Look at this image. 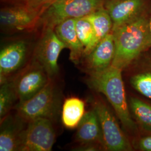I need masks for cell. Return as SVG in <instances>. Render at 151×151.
I'll return each instance as SVG.
<instances>
[{"label":"cell","instance_id":"6da1fadb","mask_svg":"<svg viewBox=\"0 0 151 151\" xmlns=\"http://www.w3.org/2000/svg\"><path fill=\"white\" fill-rule=\"evenodd\" d=\"M115 55L111 65L123 70L151 47L149 18L143 14L112 30Z\"/></svg>","mask_w":151,"mask_h":151},{"label":"cell","instance_id":"7a4b0ae2","mask_svg":"<svg viewBox=\"0 0 151 151\" xmlns=\"http://www.w3.org/2000/svg\"><path fill=\"white\" fill-rule=\"evenodd\" d=\"M122 70L111 65L104 70L90 72L87 82L92 90L105 96L124 129L132 133L137 130V127L127 102Z\"/></svg>","mask_w":151,"mask_h":151},{"label":"cell","instance_id":"3957f363","mask_svg":"<svg viewBox=\"0 0 151 151\" xmlns=\"http://www.w3.org/2000/svg\"><path fill=\"white\" fill-rule=\"evenodd\" d=\"M106 0H59L41 13L39 22L44 29H54L58 24L69 19L87 16L103 7Z\"/></svg>","mask_w":151,"mask_h":151},{"label":"cell","instance_id":"277c9868","mask_svg":"<svg viewBox=\"0 0 151 151\" xmlns=\"http://www.w3.org/2000/svg\"><path fill=\"white\" fill-rule=\"evenodd\" d=\"M59 106V96L53 79L34 96L15 106L17 114L25 122L43 118H54Z\"/></svg>","mask_w":151,"mask_h":151},{"label":"cell","instance_id":"5b68a950","mask_svg":"<svg viewBox=\"0 0 151 151\" xmlns=\"http://www.w3.org/2000/svg\"><path fill=\"white\" fill-rule=\"evenodd\" d=\"M92 109L97 114L100 125L104 150L110 151H130L132 146L116 119L108 106L99 100L92 102Z\"/></svg>","mask_w":151,"mask_h":151},{"label":"cell","instance_id":"8992f818","mask_svg":"<svg viewBox=\"0 0 151 151\" xmlns=\"http://www.w3.org/2000/svg\"><path fill=\"white\" fill-rule=\"evenodd\" d=\"M55 141L50 119L39 118L27 122L20 136L18 151H50Z\"/></svg>","mask_w":151,"mask_h":151},{"label":"cell","instance_id":"52a82bcc","mask_svg":"<svg viewBox=\"0 0 151 151\" xmlns=\"http://www.w3.org/2000/svg\"><path fill=\"white\" fill-rule=\"evenodd\" d=\"M65 48H67L65 45L57 35L54 29H44L42 36L35 49L32 60L43 68L49 78L53 79L59 70V56Z\"/></svg>","mask_w":151,"mask_h":151},{"label":"cell","instance_id":"ba28073f","mask_svg":"<svg viewBox=\"0 0 151 151\" xmlns=\"http://www.w3.org/2000/svg\"><path fill=\"white\" fill-rule=\"evenodd\" d=\"M40 12L25 4H12L1 8V26L9 31L30 30L39 22Z\"/></svg>","mask_w":151,"mask_h":151},{"label":"cell","instance_id":"9c48e42d","mask_svg":"<svg viewBox=\"0 0 151 151\" xmlns=\"http://www.w3.org/2000/svg\"><path fill=\"white\" fill-rule=\"evenodd\" d=\"M43 68L32 60L13 80L19 103L26 101L36 95L49 80Z\"/></svg>","mask_w":151,"mask_h":151},{"label":"cell","instance_id":"30bf717a","mask_svg":"<svg viewBox=\"0 0 151 151\" xmlns=\"http://www.w3.org/2000/svg\"><path fill=\"white\" fill-rule=\"evenodd\" d=\"M147 0H106L104 8L110 16L113 29L145 14Z\"/></svg>","mask_w":151,"mask_h":151},{"label":"cell","instance_id":"8fae6325","mask_svg":"<svg viewBox=\"0 0 151 151\" xmlns=\"http://www.w3.org/2000/svg\"><path fill=\"white\" fill-rule=\"evenodd\" d=\"M27 45L24 40H17L7 44L0 53L1 83L19 70L27 58Z\"/></svg>","mask_w":151,"mask_h":151},{"label":"cell","instance_id":"7c38bea8","mask_svg":"<svg viewBox=\"0 0 151 151\" xmlns=\"http://www.w3.org/2000/svg\"><path fill=\"white\" fill-rule=\"evenodd\" d=\"M115 43L113 32L97 44L85 57L87 69L90 72L104 70L110 66L115 55Z\"/></svg>","mask_w":151,"mask_h":151},{"label":"cell","instance_id":"4fadbf2b","mask_svg":"<svg viewBox=\"0 0 151 151\" xmlns=\"http://www.w3.org/2000/svg\"><path fill=\"white\" fill-rule=\"evenodd\" d=\"M24 122L17 114L14 117L9 113L1 120L0 151H18L20 136L25 127Z\"/></svg>","mask_w":151,"mask_h":151},{"label":"cell","instance_id":"5bb4252c","mask_svg":"<svg viewBox=\"0 0 151 151\" xmlns=\"http://www.w3.org/2000/svg\"><path fill=\"white\" fill-rule=\"evenodd\" d=\"M76 19H69L58 24L54 30L57 35L70 50V59L76 65L83 57L85 48L79 40L76 30Z\"/></svg>","mask_w":151,"mask_h":151},{"label":"cell","instance_id":"9a60e30c","mask_svg":"<svg viewBox=\"0 0 151 151\" xmlns=\"http://www.w3.org/2000/svg\"><path fill=\"white\" fill-rule=\"evenodd\" d=\"M77 128L75 140L78 144L97 143L104 149L99 120L93 109L85 113Z\"/></svg>","mask_w":151,"mask_h":151},{"label":"cell","instance_id":"2e32d148","mask_svg":"<svg viewBox=\"0 0 151 151\" xmlns=\"http://www.w3.org/2000/svg\"><path fill=\"white\" fill-rule=\"evenodd\" d=\"M86 17L92 23L94 34L91 43L84 50L83 57L89 54L103 38L112 32L113 27L112 20L104 7Z\"/></svg>","mask_w":151,"mask_h":151},{"label":"cell","instance_id":"e0dca14e","mask_svg":"<svg viewBox=\"0 0 151 151\" xmlns=\"http://www.w3.org/2000/svg\"><path fill=\"white\" fill-rule=\"evenodd\" d=\"M85 114V102L78 97H68L62 106V122L67 128L74 129L78 127Z\"/></svg>","mask_w":151,"mask_h":151},{"label":"cell","instance_id":"ac0fdd59","mask_svg":"<svg viewBox=\"0 0 151 151\" xmlns=\"http://www.w3.org/2000/svg\"><path fill=\"white\" fill-rule=\"evenodd\" d=\"M130 111L133 119L144 130L151 132V105L140 99L131 97Z\"/></svg>","mask_w":151,"mask_h":151},{"label":"cell","instance_id":"d6986e66","mask_svg":"<svg viewBox=\"0 0 151 151\" xmlns=\"http://www.w3.org/2000/svg\"><path fill=\"white\" fill-rule=\"evenodd\" d=\"M18 97L13 80H7L1 83L0 88V118H4L10 113Z\"/></svg>","mask_w":151,"mask_h":151},{"label":"cell","instance_id":"ffe728a7","mask_svg":"<svg viewBox=\"0 0 151 151\" xmlns=\"http://www.w3.org/2000/svg\"><path fill=\"white\" fill-rule=\"evenodd\" d=\"M76 30L79 40L85 49H86L93 38L94 32L91 22L86 16L76 19Z\"/></svg>","mask_w":151,"mask_h":151},{"label":"cell","instance_id":"44dd1931","mask_svg":"<svg viewBox=\"0 0 151 151\" xmlns=\"http://www.w3.org/2000/svg\"><path fill=\"white\" fill-rule=\"evenodd\" d=\"M130 82L137 91L151 99V72L143 71L131 77Z\"/></svg>","mask_w":151,"mask_h":151},{"label":"cell","instance_id":"7402d4cb","mask_svg":"<svg viewBox=\"0 0 151 151\" xmlns=\"http://www.w3.org/2000/svg\"><path fill=\"white\" fill-rule=\"evenodd\" d=\"M135 146L140 151H151V135L141 138L135 143Z\"/></svg>","mask_w":151,"mask_h":151},{"label":"cell","instance_id":"603a6c76","mask_svg":"<svg viewBox=\"0 0 151 151\" xmlns=\"http://www.w3.org/2000/svg\"><path fill=\"white\" fill-rule=\"evenodd\" d=\"M99 149H104L103 146L97 143H83L78 144L74 148V151H98Z\"/></svg>","mask_w":151,"mask_h":151},{"label":"cell","instance_id":"cb8c5ba5","mask_svg":"<svg viewBox=\"0 0 151 151\" xmlns=\"http://www.w3.org/2000/svg\"><path fill=\"white\" fill-rule=\"evenodd\" d=\"M48 0H24V4L32 10L41 11V9Z\"/></svg>","mask_w":151,"mask_h":151},{"label":"cell","instance_id":"d4e9b609","mask_svg":"<svg viewBox=\"0 0 151 151\" xmlns=\"http://www.w3.org/2000/svg\"><path fill=\"white\" fill-rule=\"evenodd\" d=\"M59 1V0H48V2H47L43 6V7L42 8L41 11H40V15H41V13H42L43 11H44L47 8H48L49 6L51 5L52 4H53L54 2H56V1Z\"/></svg>","mask_w":151,"mask_h":151},{"label":"cell","instance_id":"484cf974","mask_svg":"<svg viewBox=\"0 0 151 151\" xmlns=\"http://www.w3.org/2000/svg\"><path fill=\"white\" fill-rule=\"evenodd\" d=\"M12 4H24V0H6Z\"/></svg>","mask_w":151,"mask_h":151},{"label":"cell","instance_id":"4316f807","mask_svg":"<svg viewBox=\"0 0 151 151\" xmlns=\"http://www.w3.org/2000/svg\"><path fill=\"white\" fill-rule=\"evenodd\" d=\"M149 28H150V32L151 38V16L149 18Z\"/></svg>","mask_w":151,"mask_h":151}]
</instances>
